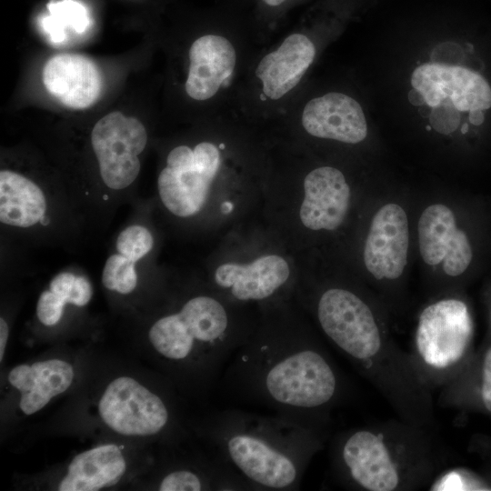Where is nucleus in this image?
<instances>
[{
	"label": "nucleus",
	"mask_w": 491,
	"mask_h": 491,
	"mask_svg": "<svg viewBox=\"0 0 491 491\" xmlns=\"http://www.w3.org/2000/svg\"><path fill=\"white\" fill-rule=\"evenodd\" d=\"M216 389L231 403L266 409L326 436L346 385L326 348L295 317L279 315L252 330Z\"/></svg>",
	"instance_id": "obj_1"
},
{
	"label": "nucleus",
	"mask_w": 491,
	"mask_h": 491,
	"mask_svg": "<svg viewBox=\"0 0 491 491\" xmlns=\"http://www.w3.org/2000/svg\"><path fill=\"white\" fill-rule=\"evenodd\" d=\"M197 432L251 490H298L325 435L276 414L225 406L207 414Z\"/></svg>",
	"instance_id": "obj_2"
},
{
	"label": "nucleus",
	"mask_w": 491,
	"mask_h": 491,
	"mask_svg": "<svg viewBox=\"0 0 491 491\" xmlns=\"http://www.w3.org/2000/svg\"><path fill=\"white\" fill-rule=\"evenodd\" d=\"M253 329L236 322L224 301L196 295L155 319L147 338L172 377L201 396L217 388L230 358Z\"/></svg>",
	"instance_id": "obj_3"
},
{
	"label": "nucleus",
	"mask_w": 491,
	"mask_h": 491,
	"mask_svg": "<svg viewBox=\"0 0 491 491\" xmlns=\"http://www.w3.org/2000/svg\"><path fill=\"white\" fill-rule=\"evenodd\" d=\"M427 431L406 422L353 428L331 445V467L346 487L396 491L426 481L436 466Z\"/></svg>",
	"instance_id": "obj_4"
},
{
	"label": "nucleus",
	"mask_w": 491,
	"mask_h": 491,
	"mask_svg": "<svg viewBox=\"0 0 491 491\" xmlns=\"http://www.w3.org/2000/svg\"><path fill=\"white\" fill-rule=\"evenodd\" d=\"M316 55L312 38L296 31L252 59L235 96H245L243 115H274L288 107Z\"/></svg>",
	"instance_id": "obj_5"
},
{
	"label": "nucleus",
	"mask_w": 491,
	"mask_h": 491,
	"mask_svg": "<svg viewBox=\"0 0 491 491\" xmlns=\"http://www.w3.org/2000/svg\"><path fill=\"white\" fill-rule=\"evenodd\" d=\"M473 321L467 306L446 298L421 313L414 342V365L429 385L448 381L463 366L473 340Z\"/></svg>",
	"instance_id": "obj_6"
},
{
	"label": "nucleus",
	"mask_w": 491,
	"mask_h": 491,
	"mask_svg": "<svg viewBox=\"0 0 491 491\" xmlns=\"http://www.w3.org/2000/svg\"><path fill=\"white\" fill-rule=\"evenodd\" d=\"M97 411L107 428L124 436L175 434L179 425L173 398L126 376L112 380L103 390Z\"/></svg>",
	"instance_id": "obj_7"
},
{
	"label": "nucleus",
	"mask_w": 491,
	"mask_h": 491,
	"mask_svg": "<svg viewBox=\"0 0 491 491\" xmlns=\"http://www.w3.org/2000/svg\"><path fill=\"white\" fill-rule=\"evenodd\" d=\"M186 95L196 102L235 98L251 62L245 41L224 32L206 33L188 49Z\"/></svg>",
	"instance_id": "obj_8"
},
{
	"label": "nucleus",
	"mask_w": 491,
	"mask_h": 491,
	"mask_svg": "<svg viewBox=\"0 0 491 491\" xmlns=\"http://www.w3.org/2000/svg\"><path fill=\"white\" fill-rule=\"evenodd\" d=\"M225 147L202 141L194 147L180 145L170 150L157 178L159 197L170 213L188 217L204 207L222 166Z\"/></svg>",
	"instance_id": "obj_9"
},
{
	"label": "nucleus",
	"mask_w": 491,
	"mask_h": 491,
	"mask_svg": "<svg viewBox=\"0 0 491 491\" xmlns=\"http://www.w3.org/2000/svg\"><path fill=\"white\" fill-rule=\"evenodd\" d=\"M147 143L144 125L121 112H111L100 118L91 132V145L104 185L111 190L130 186L139 175V155Z\"/></svg>",
	"instance_id": "obj_10"
},
{
	"label": "nucleus",
	"mask_w": 491,
	"mask_h": 491,
	"mask_svg": "<svg viewBox=\"0 0 491 491\" xmlns=\"http://www.w3.org/2000/svg\"><path fill=\"white\" fill-rule=\"evenodd\" d=\"M411 84L432 107H437L446 98L459 111L491 107L489 84L479 74L462 66L424 64L413 72Z\"/></svg>",
	"instance_id": "obj_11"
},
{
	"label": "nucleus",
	"mask_w": 491,
	"mask_h": 491,
	"mask_svg": "<svg viewBox=\"0 0 491 491\" xmlns=\"http://www.w3.org/2000/svg\"><path fill=\"white\" fill-rule=\"evenodd\" d=\"M420 255L426 264L443 263L450 276L463 274L472 260V248L466 234L456 226L454 212L443 204L426 207L418 221Z\"/></svg>",
	"instance_id": "obj_12"
},
{
	"label": "nucleus",
	"mask_w": 491,
	"mask_h": 491,
	"mask_svg": "<svg viewBox=\"0 0 491 491\" xmlns=\"http://www.w3.org/2000/svg\"><path fill=\"white\" fill-rule=\"evenodd\" d=\"M409 244L408 221L398 205H383L374 215L364 247V263L376 279L394 280L404 272Z\"/></svg>",
	"instance_id": "obj_13"
},
{
	"label": "nucleus",
	"mask_w": 491,
	"mask_h": 491,
	"mask_svg": "<svg viewBox=\"0 0 491 491\" xmlns=\"http://www.w3.org/2000/svg\"><path fill=\"white\" fill-rule=\"evenodd\" d=\"M298 115L303 130L316 138L357 144L367 135L360 104L341 92L332 91L309 99Z\"/></svg>",
	"instance_id": "obj_14"
},
{
	"label": "nucleus",
	"mask_w": 491,
	"mask_h": 491,
	"mask_svg": "<svg viewBox=\"0 0 491 491\" xmlns=\"http://www.w3.org/2000/svg\"><path fill=\"white\" fill-rule=\"evenodd\" d=\"M303 186L302 225L314 231L338 228L350 203V187L344 174L333 166H319L306 175Z\"/></svg>",
	"instance_id": "obj_15"
},
{
	"label": "nucleus",
	"mask_w": 491,
	"mask_h": 491,
	"mask_svg": "<svg viewBox=\"0 0 491 491\" xmlns=\"http://www.w3.org/2000/svg\"><path fill=\"white\" fill-rule=\"evenodd\" d=\"M47 92L65 106L82 110L92 106L102 91V75L95 63L79 54L50 57L42 72Z\"/></svg>",
	"instance_id": "obj_16"
},
{
	"label": "nucleus",
	"mask_w": 491,
	"mask_h": 491,
	"mask_svg": "<svg viewBox=\"0 0 491 491\" xmlns=\"http://www.w3.org/2000/svg\"><path fill=\"white\" fill-rule=\"evenodd\" d=\"M290 269L277 255H266L249 264L225 263L214 274L215 285L236 302H263L273 297L287 282Z\"/></svg>",
	"instance_id": "obj_17"
},
{
	"label": "nucleus",
	"mask_w": 491,
	"mask_h": 491,
	"mask_svg": "<svg viewBox=\"0 0 491 491\" xmlns=\"http://www.w3.org/2000/svg\"><path fill=\"white\" fill-rule=\"evenodd\" d=\"M75 376V368L69 362L48 358L15 366L9 371L7 380L20 393L19 409L30 416L69 389Z\"/></svg>",
	"instance_id": "obj_18"
},
{
	"label": "nucleus",
	"mask_w": 491,
	"mask_h": 491,
	"mask_svg": "<svg viewBox=\"0 0 491 491\" xmlns=\"http://www.w3.org/2000/svg\"><path fill=\"white\" fill-rule=\"evenodd\" d=\"M127 460L123 449L104 444L77 454L68 464L55 489L97 491L116 485L125 476Z\"/></svg>",
	"instance_id": "obj_19"
},
{
	"label": "nucleus",
	"mask_w": 491,
	"mask_h": 491,
	"mask_svg": "<svg viewBox=\"0 0 491 491\" xmlns=\"http://www.w3.org/2000/svg\"><path fill=\"white\" fill-rule=\"evenodd\" d=\"M47 202L42 189L31 179L12 171L0 172V221L28 228L43 221Z\"/></svg>",
	"instance_id": "obj_20"
},
{
	"label": "nucleus",
	"mask_w": 491,
	"mask_h": 491,
	"mask_svg": "<svg viewBox=\"0 0 491 491\" xmlns=\"http://www.w3.org/2000/svg\"><path fill=\"white\" fill-rule=\"evenodd\" d=\"M93 296L90 281L84 276L63 271L55 275L37 300L36 316L45 326H55L62 318L65 305L86 306Z\"/></svg>",
	"instance_id": "obj_21"
},
{
	"label": "nucleus",
	"mask_w": 491,
	"mask_h": 491,
	"mask_svg": "<svg viewBox=\"0 0 491 491\" xmlns=\"http://www.w3.org/2000/svg\"><path fill=\"white\" fill-rule=\"evenodd\" d=\"M136 263L119 253L111 255L102 272L104 286L121 295L132 293L137 285Z\"/></svg>",
	"instance_id": "obj_22"
},
{
	"label": "nucleus",
	"mask_w": 491,
	"mask_h": 491,
	"mask_svg": "<svg viewBox=\"0 0 491 491\" xmlns=\"http://www.w3.org/2000/svg\"><path fill=\"white\" fill-rule=\"evenodd\" d=\"M154 237L145 226L132 225L120 232L116 238V252L136 262L153 248Z\"/></svg>",
	"instance_id": "obj_23"
},
{
	"label": "nucleus",
	"mask_w": 491,
	"mask_h": 491,
	"mask_svg": "<svg viewBox=\"0 0 491 491\" xmlns=\"http://www.w3.org/2000/svg\"><path fill=\"white\" fill-rule=\"evenodd\" d=\"M430 490H491L489 480L466 468H454L439 475Z\"/></svg>",
	"instance_id": "obj_24"
},
{
	"label": "nucleus",
	"mask_w": 491,
	"mask_h": 491,
	"mask_svg": "<svg viewBox=\"0 0 491 491\" xmlns=\"http://www.w3.org/2000/svg\"><path fill=\"white\" fill-rule=\"evenodd\" d=\"M478 376L477 397L480 406L491 414V346L482 356Z\"/></svg>",
	"instance_id": "obj_25"
},
{
	"label": "nucleus",
	"mask_w": 491,
	"mask_h": 491,
	"mask_svg": "<svg viewBox=\"0 0 491 491\" xmlns=\"http://www.w3.org/2000/svg\"><path fill=\"white\" fill-rule=\"evenodd\" d=\"M9 337V326L6 320L1 316L0 318V361H3L6 345Z\"/></svg>",
	"instance_id": "obj_26"
},
{
	"label": "nucleus",
	"mask_w": 491,
	"mask_h": 491,
	"mask_svg": "<svg viewBox=\"0 0 491 491\" xmlns=\"http://www.w3.org/2000/svg\"><path fill=\"white\" fill-rule=\"evenodd\" d=\"M469 120L474 125H480L484 121V114L481 112V110L470 111Z\"/></svg>",
	"instance_id": "obj_27"
},
{
	"label": "nucleus",
	"mask_w": 491,
	"mask_h": 491,
	"mask_svg": "<svg viewBox=\"0 0 491 491\" xmlns=\"http://www.w3.org/2000/svg\"><path fill=\"white\" fill-rule=\"evenodd\" d=\"M266 5L271 7L279 6L284 4L286 0H262Z\"/></svg>",
	"instance_id": "obj_28"
},
{
	"label": "nucleus",
	"mask_w": 491,
	"mask_h": 491,
	"mask_svg": "<svg viewBox=\"0 0 491 491\" xmlns=\"http://www.w3.org/2000/svg\"><path fill=\"white\" fill-rule=\"evenodd\" d=\"M231 210H232V204H231V203H229V202H225V203L222 205V211H223L225 214L229 213Z\"/></svg>",
	"instance_id": "obj_29"
}]
</instances>
